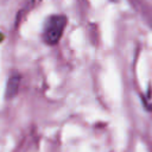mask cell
I'll use <instances>...</instances> for the list:
<instances>
[{"label": "cell", "mask_w": 152, "mask_h": 152, "mask_svg": "<svg viewBox=\"0 0 152 152\" xmlns=\"http://www.w3.org/2000/svg\"><path fill=\"white\" fill-rule=\"evenodd\" d=\"M66 17L63 14H52L48 17L43 27V40L49 45H56L65 28Z\"/></svg>", "instance_id": "6da1fadb"}, {"label": "cell", "mask_w": 152, "mask_h": 152, "mask_svg": "<svg viewBox=\"0 0 152 152\" xmlns=\"http://www.w3.org/2000/svg\"><path fill=\"white\" fill-rule=\"evenodd\" d=\"M19 83H20L19 75H13L8 78L7 86H6V91H5V95L7 99H12L17 95V93L19 90Z\"/></svg>", "instance_id": "7a4b0ae2"}]
</instances>
